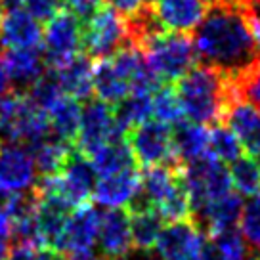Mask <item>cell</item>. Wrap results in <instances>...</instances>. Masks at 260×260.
<instances>
[{
    "mask_svg": "<svg viewBox=\"0 0 260 260\" xmlns=\"http://www.w3.org/2000/svg\"><path fill=\"white\" fill-rule=\"evenodd\" d=\"M69 260H106V258L96 256V254H92V252H79V254H71Z\"/></svg>",
    "mask_w": 260,
    "mask_h": 260,
    "instance_id": "cell-43",
    "label": "cell"
},
{
    "mask_svg": "<svg viewBox=\"0 0 260 260\" xmlns=\"http://www.w3.org/2000/svg\"><path fill=\"white\" fill-rule=\"evenodd\" d=\"M25 94L31 98V102L37 107L48 111V107L56 102L57 98L63 96V90H61L59 82H57L56 73H54L52 69H48V71H44V73L35 81V84H32Z\"/></svg>",
    "mask_w": 260,
    "mask_h": 260,
    "instance_id": "cell-30",
    "label": "cell"
},
{
    "mask_svg": "<svg viewBox=\"0 0 260 260\" xmlns=\"http://www.w3.org/2000/svg\"><path fill=\"white\" fill-rule=\"evenodd\" d=\"M41 249L37 245L29 243H16L10 249L6 260H41Z\"/></svg>",
    "mask_w": 260,
    "mask_h": 260,
    "instance_id": "cell-37",
    "label": "cell"
},
{
    "mask_svg": "<svg viewBox=\"0 0 260 260\" xmlns=\"http://www.w3.org/2000/svg\"><path fill=\"white\" fill-rule=\"evenodd\" d=\"M23 10L27 14H31L37 21L48 23L59 12V2L57 0H23Z\"/></svg>",
    "mask_w": 260,
    "mask_h": 260,
    "instance_id": "cell-35",
    "label": "cell"
},
{
    "mask_svg": "<svg viewBox=\"0 0 260 260\" xmlns=\"http://www.w3.org/2000/svg\"><path fill=\"white\" fill-rule=\"evenodd\" d=\"M236 82L241 90V94L260 107V57L249 71H245L241 77H237Z\"/></svg>",
    "mask_w": 260,
    "mask_h": 260,
    "instance_id": "cell-33",
    "label": "cell"
},
{
    "mask_svg": "<svg viewBox=\"0 0 260 260\" xmlns=\"http://www.w3.org/2000/svg\"><path fill=\"white\" fill-rule=\"evenodd\" d=\"M172 146L182 165L205 157L209 155V130L199 122H176L172 124Z\"/></svg>",
    "mask_w": 260,
    "mask_h": 260,
    "instance_id": "cell-20",
    "label": "cell"
},
{
    "mask_svg": "<svg viewBox=\"0 0 260 260\" xmlns=\"http://www.w3.org/2000/svg\"><path fill=\"white\" fill-rule=\"evenodd\" d=\"M42 56L48 69L71 61L82 50V25L67 10H59L46 23L42 35Z\"/></svg>",
    "mask_w": 260,
    "mask_h": 260,
    "instance_id": "cell-7",
    "label": "cell"
},
{
    "mask_svg": "<svg viewBox=\"0 0 260 260\" xmlns=\"http://www.w3.org/2000/svg\"><path fill=\"white\" fill-rule=\"evenodd\" d=\"M157 2H159V0H144V4H149V6H153Z\"/></svg>",
    "mask_w": 260,
    "mask_h": 260,
    "instance_id": "cell-46",
    "label": "cell"
},
{
    "mask_svg": "<svg viewBox=\"0 0 260 260\" xmlns=\"http://www.w3.org/2000/svg\"><path fill=\"white\" fill-rule=\"evenodd\" d=\"M230 178L232 186L236 187L239 195H252L260 193V162L254 155L243 153L236 161H232L230 167Z\"/></svg>",
    "mask_w": 260,
    "mask_h": 260,
    "instance_id": "cell-27",
    "label": "cell"
},
{
    "mask_svg": "<svg viewBox=\"0 0 260 260\" xmlns=\"http://www.w3.org/2000/svg\"><path fill=\"white\" fill-rule=\"evenodd\" d=\"M209 4L205 0H159L153 10L161 25L171 32H189L203 21Z\"/></svg>",
    "mask_w": 260,
    "mask_h": 260,
    "instance_id": "cell-15",
    "label": "cell"
},
{
    "mask_svg": "<svg viewBox=\"0 0 260 260\" xmlns=\"http://www.w3.org/2000/svg\"><path fill=\"white\" fill-rule=\"evenodd\" d=\"M4 199H6V193H0V209H2V203H4Z\"/></svg>",
    "mask_w": 260,
    "mask_h": 260,
    "instance_id": "cell-47",
    "label": "cell"
},
{
    "mask_svg": "<svg viewBox=\"0 0 260 260\" xmlns=\"http://www.w3.org/2000/svg\"><path fill=\"white\" fill-rule=\"evenodd\" d=\"M52 71L56 73L57 82L67 96L75 98L79 102H86L94 94V82H92L94 61L86 54H77L71 61Z\"/></svg>",
    "mask_w": 260,
    "mask_h": 260,
    "instance_id": "cell-19",
    "label": "cell"
},
{
    "mask_svg": "<svg viewBox=\"0 0 260 260\" xmlns=\"http://www.w3.org/2000/svg\"><path fill=\"white\" fill-rule=\"evenodd\" d=\"M241 4H243L245 21L252 37V42L260 54V2L258 0H241Z\"/></svg>",
    "mask_w": 260,
    "mask_h": 260,
    "instance_id": "cell-36",
    "label": "cell"
},
{
    "mask_svg": "<svg viewBox=\"0 0 260 260\" xmlns=\"http://www.w3.org/2000/svg\"><path fill=\"white\" fill-rule=\"evenodd\" d=\"M151 115L155 117V121H161L169 126L182 121L184 111L180 106L178 94L171 84L162 82L151 94Z\"/></svg>",
    "mask_w": 260,
    "mask_h": 260,
    "instance_id": "cell-28",
    "label": "cell"
},
{
    "mask_svg": "<svg viewBox=\"0 0 260 260\" xmlns=\"http://www.w3.org/2000/svg\"><path fill=\"white\" fill-rule=\"evenodd\" d=\"M104 2H107V6L113 8L122 17L132 16L134 12H138L144 6V0H104Z\"/></svg>",
    "mask_w": 260,
    "mask_h": 260,
    "instance_id": "cell-39",
    "label": "cell"
},
{
    "mask_svg": "<svg viewBox=\"0 0 260 260\" xmlns=\"http://www.w3.org/2000/svg\"><path fill=\"white\" fill-rule=\"evenodd\" d=\"M128 42L126 19L113 8L104 6L82 25V54L92 59H106Z\"/></svg>",
    "mask_w": 260,
    "mask_h": 260,
    "instance_id": "cell-6",
    "label": "cell"
},
{
    "mask_svg": "<svg viewBox=\"0 0 260 260\" xmlns=\"http://www.w3.org/2000/svg\"><path fill=\"white\" fill-rule=\"evenodd\" d=\"M119 260H162V258L159 256V252L153 251V249H136V247H132V249Z\"/></svg>",
    "mask_w": 260,
    "mask_h": 260,
    "instance_id": "cell-40",
    "label": "cell"
},
{
    "mask_svg": "<svg viewBox=\"0 0 260 260\" xmlns=\"http://www.w3.org/2000/svg\"><path fill=\"white\" fill-rule=\"evenodd\" d=\"M57 2H59V8L73 14L81 21V25L86 23L102 8V0H57Z\"/></svg>",
    "mask_w": 260,
    "mask_h": 260,
    "instance_id": "cell-34",
    "label": "cell"
},
{
    "mask_svg": "<svg viewBox=\"0 0 260 260\" xmlns=\"http://www.w3.org/2000/svg\"><path fill=\"white\" fill-rule=\"evenodd\" d=\"M184 182H186L189 203H191V218L203 209L205 205L216 201L232 191V178L224 162L218 161L211 153L199 157L195 161L184 162L182 167Z\"/></svg>",
    "mask_w": 260,
    "mask_h": 260,
    "instance_id": "cell-4",
    "label": "cell"
},
{
    "mask_svg": "<svg viewBox=\"0 0 260 260\" xmlns=\"http://www.w3.org/2000/svg\"><path fill=\"white\" fill-rule=\"evenodd\" d=\"M222 260H249V245L237 230H228L216 237H209Z\"/></svg>",
    "mask_w": 260,
    "mask_h": 260,
    "instance_id": "cell-32",
    "label": "cell"
},
{
    "mask_svg": "<svg viewBox=\"0 0 260 260\" xmlns=\"http://www.w3.org/2000/svg\"><path fill=\"white\" fill-rule=\"evenodd\" d=\"M39 172L31 151L21 144L0 146V193H19L35 186Z\"/></svg>",
    "mask_w": 260,
    "mask_h": 260,
    "instance_id": "cell-11",
    "label": "cell"
},
{
    "mask_svg": "<svg viewBox=\"0 0 260 260\" xmlns=\"http://www.w3.org/2000/svg\"><path fill=\"white\" fill-rule=\"evenodd\" d=\"M249 260H260V251H252L251 256H249Z\"/></svg>",
    "mask_w": 260,
    "mask_h": 260,
    "instance_id": "cell-45",
    "label": "cell"
},
{
    "mask_svg": "<svg viewBox=\"0 0 260 260\" xmlns=\"http://www.w3.org/2000/svg\"><path fill=\"white\" fill-rule=\"evenodd\" d=\"M86 159L96 169L98 176H111V174H117V172L138 169L126 138L106 142L104 146L98 147L96 151H92Z\"/></svg>",
    "mask_w": 260,
    "mask_h": 260,
    "instance_id": "cell-21",
    "label": "cell"
},
{
    "mask_svg": "<svg viewBox=\"0 0 260 260\" xmlns=\"http://www.w3.org/2000/svg\"><path fill=\"white\" fill-rule=\"evenodd\" d=\"M209 153L222 162H232L245 151L232 128L224 122H216L209 130Z\"/></svg>",
    "mask_w": 260,
    "mask_h": 260,
    "instance_id": "cell-29",
    "label": "cell"
},
{
    "mask_svg": "<svg viewBox=\"0 0 260 260\" xmlns=\"http://www.w3.org/2000/svg\"><path fill=\"white\" fill-rule=\"evenodd\" d=\"M4 63L8 69L12 86H16L17 92H27L35 81L48 69L41 48L8 50L4 56Z\"/></svg>",
    "mask_w": 260,
    "mask_h": 260,
    "instance_id": "cell-18",
    "label": "cell"
},
{
    "mask_svg": "<svg viewBox=\"0 0 260 260\" xmlns=\"http://www.w3.org/2000/svg\"><path fill=\"white\" fill-rule=\"evenodd\" d=\"M162 222L165 220L161 218V214L155 211V209L132 212L130 214L132 245L136 249H153L162 232Z\"/></svg>",
    "mask_w": 260,
    "mask_h": 260,
    "instance_id": "cell-26",
    "label": "cell"
},
{
    "mask_svg": "<svg viewBox=\"0 0 260 260\" xmlns=\"http://www.w3.org/2000/svg\"><path fill=\"white\" fill-rule=\"evenodd\" d=\"M98 245L102 258L119 260L134 247L130 232V214L122 209H109L100 218Z\"/></svg>",
    "mask_w": 260,
    "mask_h": 260,
    "instance_id": "cell-13",
    "label": "cell"
},
{
    "mask_svg": "<svg viewBox=\"0 0 260 260\" xmlns=\"http://www.w3.org/2000/svg\"><path fill=\"white\" fill-rule=\"evenodd\" d=\"M237 226L241 230L239 234L252 251H260V193L252 195L247 203H243Z\"/></svg>",
    "mask_w": 260,
    "mask_h": 260,
    "instance_id": "cell-31",
    "label": "cell"
},
{
    "mask_svg": "<svg viewBox=\"0 0 260 260\" xmlns=\"http://www.w3.org/2000/svg\"><path fill=\"white\" fill-rule=\"evenodd\" d=\"M124 138L140 169L159 165H182L174 153L172 128L165 122L147 119L146 122L130 128Z\"/></svg>",
    "mask_w": 260,
    "mask_h": 260,
    "instance_id": "cell-5",
    "label": "cell"
},
{
    "mask_svg": "<svg viewBox=\"0 0 260 260\" xmlns=\"http://www.w3.org/2000/svg\"><path fill=\"white\" fill-rule=\"evenodd\" d=\"M258 162H260V153H258Z\"/></svg>",
    "mask_w": 260,
    "mask_h": 260,
    "instance_id": "cell-48",
    "label": "cell"
},
{
    "mask_svg": "<svg viewBox=\"0 0 260 260\" xmlns=\"http://www.w3.org/2000/svg\"><path fill=\"white\" fill-rule=\"evenodd\" d=\"M193 48L201 63L237 79L260 57L245 21L241 0H220L207 8L197 25Z\"/></svg>",
    "mask_w": 260,
    "mask_h": 260,
    "instance_id": "cell-1",
    "label": "cell"
},
{
    "mask_svg": "<svg viewBox=\"0 0 260 260\" xmlns=\"http://www.w3.org/2000/svg\"><path fill=\"white\" fill-rule=\"evenodd\" d=\"M176 94L184 117L199 124H216L230 100L243 96L232 77L218 73L207 65H193L176 81Z\"/></svg>",
    "mask_w": 260,
    "mask_h": 260,
    "instance_id": "cell-2",
    "label": "cell"
},
{
    "mask_svg": "<svg viewBox=\"0 0 260 260\" xmlns=\"http://www.w3.org/2000/svg\"><path fill=\"white\" fill-rule=\"evenodd\" d=\"M41 260H65V258H63V252H59L54 247H42Z\"/></svg>",
    "mask_w": 260,
    "mask_h": 260,
    "instance_id": "cell-42",
    "label": "cell"
},
{
    "mask_svg": "<svg viewBox=\"0 0 260 260\" xmlns=\"http://www.w3.org/2000/svg\"><path fill=\"white\" fill-rule=\"evenodd\" d=\"M48 122L52 136L69 142L75 146V140L79 134V126H81V117H82V107L79 100L63 94L57 98L56 102L48 107Z\"/></svg>",
    "mask_w": 260,
    "mask_h": 260,
    "instance_id": "cell-22",
    "label": "cell"
},
{
    "mask_svg": "<svg viewBox=\"0 0 260 260\" xmlns=\"http://www.w3.org/2000/svg\"><path fill=\"white\" fill-rule=\"evenodd\" d=\"M4 6H2V2H0V29H2V23H4Z\"/></svg>",
    "mask_w": 260,
    "mask_h": 260,
    "instance_id": "cell-44",
    "label": "cell"
},
{
    "mask_svg": "<svg viewBox=\"0 0 260 260\" xmlns=\"http://www.w3.org/2000/svg\"><path fill=\"white\" fill-rule=\"evenodd\" d=\"M142 54L161 82L178 81L195 65L193 41L187 32L162 31L142 44Z\"/></svg>",
    "mask_w": 260,
    "mask_h": 260,
    "instance_id": "cell-3",
    "label": "cell"
},
{
    "mask_svg": "<svg viewBox=\"0 0 260 260\" xmlns=\"http://www.w3.org/2000/svg\"><path fill=\"white\" fill-rule=\"evenodd\" d=\"M140 186H142V174L138 169L117 172L111 176H100L92 199L107 209H121L122 205H128L130 199L138 193Z\"/></svg>",
    "mask_w": 260,
    "mask_h": 260,
    "instance_id": "cell-17",
    "label": "cell"
},
{
    "mask_svg": "<svg viewBox=\"0 0 260 260\" xmlns=\"http://www.w3.org/2000/svg\"><path fill=\"white\" fill-rule=\"evenodd\" d=\"M207 239L209 236L191 218L180 220L162 228L155 249L162 260H199Z\"/></svg>",
    "mask_w": 260,
    "mask_h": 260,
    "instance_id": "cell-9",
    "label": "cell"
},
{
    "mask_svg": "<svg viewBox=\"0 0 260 260\" xmlns=\"http://www.w3.org/2000/svg\"><path fill=\"white\" fill-rule=\"evenodd\" d=\"M12 241V222L8 214L0 209V260H6Z\"/></svg>",
    "mask_w": 260,
    "mask_h": 260,
    "instance_id": "cell-38",
    "label": "cell"
},
{
    "mask_svg": "<svg viewBox=\"0 0 260 260\" xmlns=\"http://www.w3.org/2000/svg\"><path fill=\"white\" fill-rule=\"evenodd\" d=\"M226 126L232 128V132L237 136L239 144L245 153L258 157L260 153V107L252 104L245 96L234 98L228 102L222 119Z\"/></svg>",
    "mask_w": 260,
    "mask_h": 260,
    "instance_id": "cell-12",
    "label": "cell"
},
{
    "mask_svg": "<svg viewBox=\"0 0 260 260\" xmlns=\"http://www.w3.org/2000/svg\"><path fill=\"white\" fill-rule=\"evenodd\" d=\"M42 35L44 31L41 21H37L23 8L8 10L0 29V46L6 50L41 48Z\"/></svg>",
    "mask_w": 260,
    "mask_h": 260,
    "instance_id": "cell-16",
    "label": "cell"
},
{
    "mask_svg": "<svg viewBox=\"0 0 260 260\" xmlns=\"http://www.w3.org/2000/svg\"><path fill=\"white\" fill-rule=\"evenodd\" d=\"M100 218L102 214L92 201L75 207L65 222L61 236L57 239L54 249L67 254H79L90 252L98 243V232H100Z\"/></svg>",
    "mask_w": 260,
    "mask_h": 260,
    "instance_id": "cell-10",
    "label": "cell"
},
{
    "mask_svg": "<svg viewBox=\"0 0 260 260\" xmlns=\"http://www.w3.org/2000/svg\"><path fill=\"white\" fill-rule=\"evenodd\" d=\"M73 149V144L63 142L56 136H48L39 144H35L29 151L35 159V167H37L39 176H54L63 169L65 161Z\"/></svg>",
    "mask_w": 260,
    "mask_h": 260,
    "instance_id": "cell-24",
    "label": "cell"
},
{
    "mask_svg": "<svg viewBox=\"0 0 260 260\" xmlns=\"http://www.w3.org/2000/svg\"><path fill=\"white\" fill-rule=\"evenodd\" d=\"M121 138H124V134L117 126L113 106L98 98L86 100V106L82 107L81 126L75 140V149L81 151L84 157H88L106 142Z\"/></svg>",
    "mask_w": 260,
    "mask_h": 260,
    "instance_id": "cell-8",
    "label": "cell"
},
{
    "mask_svg": "<svg viewBox=\"0 0 260 260\" xmlns=\"http://www.w3.org/2000/svg\"><path fill=\"white\" fill-rule=\"evenodd\" d=\"M92 82H94V96L109 106L119 104L122 98L130 94L128 81L117 71V67L109 57L94 61Z\"/></svg>",
    "mask_w": 260,
    "mask_h": 260,
    "instance_id": "cell-23",
    "label": "cell"
},
{
    "mask_svg": "<svg viewBox=\"0 0 260 260\" xmlns=\"http://www.w3.org/2000/svg\"><path fill=\"white\" fill-rule=\"evenodd\" d=\"M12 90V81H10L8 69H6V63H4V57H0V96L8 94Z\"/></svg>",
    "mask_w": 260,
    "mask_h": 260,
    "instance_id": "cell-41",
    "label": "cell"
},
{
    "mask_svg": "<svg viewBox=\"0 0 260 260\" xmlns=\"http://www.w3.org/2000/svg\"><path fill=\"white\" fill-rule=\"evenodd\" d=\"M241 211H243L241 195L230 191L224 197H218L216 201L205 205L191 220L209 237H216L228 230H236V226L239 224Z\"/></svg>",
    "mask_w": 260,
    "mask_h": 260,
    "instance_id": "cell-14",
    "label": "cell"
},
{
    "mask_svg": "<svg viewBox=\"0 0 260 260\" xmlns=\"http://www.w3.org/2000/svg\"><path fill=\"white\" fill-rule=\"evenodd\" d=\"M113 113L119 130L126 136V132L130 128L146 122L151 117V94L130 92L128 96L122 98L119 104H115Z\"/></svg>",
    "mask_w": 260,
    "mask_h": 260,
    "instance_id": "cell-25",
    "label": "cell"
}]
</instances>
